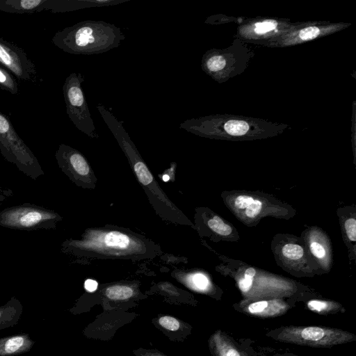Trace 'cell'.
Wrapping results in <instances>:
<instances>
[{
	"label": "cell",
	"mask_w": 356,
	"mask_h": 356,
	"mask_svg": "<svg viewBox=\"0 0 356 356\" xmlns=\"http://www.w3.org/2000/svg\"><path fill=\"white\" fill-rule=\"evenodd\" d=\"M61 251L78 258L140 260L155 257L161 249L131 230L106 225L86 229L80 238L65 240Z\"/></svg>",
	"instance_id": "obj_1"
},
{
	"label": "cell",
	"mask_w": 356,
	"mask_h": 356,
	"mask_svg": "<svg viewBox=\"0 0 356 356\" xmlns=\"http://www.w3.org/2000/svg\"><path fill=\"white\" fill-rule=\"evenodd\" d=\"M97 109L114 136L126 156L129 165L156 213L163 220L177 225L190 224L184 213L168 198L161 188L136 145L126 131L123 124L99 103Z\"/></svg>",
	"instance_id": "obj_2"
},
{
	"label": "cell",
	"mask_w": 356,
	"mask_h": 356,
	"mask_svg": "<svg viewBox=\"0 0 356 356\" xmlns=\"http://www.w3.org/2000/svg\"><path fill=\"white\" fill-rule=\"evenodd\" d=\"M125 39L120 28L102 20H85L56 32L54 44L75 55H93L118 47Z\"/></svg>",
	"instance_id": "obj_3"
},
{
	"label": "cell",
	"mask_w": 356,
	"mask_h": 356,
	"mask_svg": "<svg viewBox=\"0 0 356 356\" xmlns=\"http://www.w3.org/2000/svg\"><path fill=\"white\" fill-rule=\"evenodd\" d=\"M266 336L279 342L312 348H329L356 341L352 332L326 326H281Z\"/></svg>",
	"instance_id": "obj_4"
},
{
	"label": "cell",
	"mask_w": 356,
	"mask_h": 356,
	"mask_svg": "<svg viewBox=\"0 0 356 356\" xmlns=\"http://www.w3.org/2000/svg\"><path fill=\"white\" fill-rule=\"evenodd\" d=\"M0 152L8 162L33 179L44 175L39 161L17 134L8 117L0 111Z\"/></svg>",
	"instance_id": "obj_5"
},
{
	"label": "cell",
	"mask_w": 356,
	"mask_h": 356,
	"mask_svg": "<svg viewBox=\"0 0 356 356\" xmlns=\"http://www.w3.org/2000/svg\"><path fill=\"white\" fill-rule=\"evenodd\" d=\"M63 218L54 211L23 203L0 211V226L21 231L54 229Z\"/></svg>",
	"instance_id": "obj_6"
},
{
	"label": "cell",
	"mask_w": 356,
	"mask_h": 356,
	"mask_svg": "<svg viewBox=\"0 0 356 356\" xmlns=\"http://www.w3.org/2000/svg\"><path fill=\"white\" fill-rule=\"evenodd\" d=\"M85 78L81 73L72 72L65 79L63 94L67 114L76 128L91 138H99L90 113L81 84Z\"/></svg>",
	"instance_id": "obj_7"
},
{
	"label": "cell",
	"mask_w": 356,
	"mask_h": 356,
	"mask_svg": "<svg viewBox=\"0 0 356 356\" xmlns=\"http://www.w3.org/2000/svg\"><path fill=\"white\" fill-rule=\"evenodd\" d=\"M55 157L60 170L76 185L93 188L97 178L85 156L65 144L59 145Z\"/></svg>",
	"instance_id": "obj_8"
},
{
	"label": "cell",
	"mask_w": 356,
	"mask_h": 356,
	"mask_svg": "<svg viewBox=\"0 0 356 356\" xmlns=\"http://www.w3.org/2000/svg\"><path fill=\"white\" fill-rule=\"evenodd\" d=\"M0 65L17 79L36 82L37 70L34 63L24 49L1 37Z\"/></svg>",
	"instance_id": "obj_9"
},
{
	"label": "cell",
	"mask_w": 356,
	"mask_h": 356,
	"mask_svg": "<svg viewBox=\"0 0 356 356\" xmlns=\"http://www.w3.org/2000/svg\"><path fill=\"white\" fill-rule=\"evenodd\" d=\"M236 311L243 314L259 318H272L285 314L289 305L282 298L265 300H245L234 305Z\"/></svg>",
	"instance_id": "obj_10"
},
{
	"label": "cell",
	"mask_w": 356,
	"mask_h": 356,
	"mask_svg": "<svg viewBox=\"0 0 356 356\" xmlns=\"http://www.w3.org/2000/svg\"><path fill=\"white\" fill-rule=\"evenodd\" d=\"M127 1L129 0H48L47 10L51 13H64L87 8L118 5Z\"/></svg>",
	"instance_id": "obj_11"
},
{
	"label": "cell",
	"mask_w": 356,
	"mask_h": 356,
	"mask_svg": "<svg viewBox=\"0 0 356 356\" xmlns=\"http://www.w3.org/2000/svg\"><path fill=\"white\" fill-rule=\"evenodd\" d=\"M213 356H249L226 332L217 330L210 339Z\"/></svg>",
	"instance_id": "obj_12"
},
{
	"label": "cell",
	"mask_w": 356,
	"mask_h": 356,
	"mask_svg": "<svg viewBox=\"0 0 356 356\" xmlns=\"http://www.w3.org/2000/svg\"><path fill=\"white\" fill-rule=\"evenodd\" d=\"M35 341L26 333L0 338V356H16L26 353L34 346Z\"/></svg>",
	"instance_id": "obj_13"
},
{
	"label": "cell",
	"mask_w": 356,
	"mask_h": 356,
	"mask_svg": "<svg viewBox=\"0 0 356 356\" xmlns=\"http://www.w3.org/2000/svg\"><path fill=\"white\" fill-rule=\"evenodd\" d=\"M48 0H0V11L31 14L47 10Z\"/></svg>",
	"instance_id": "obj_14"
},
{
	"label": "cell",
	"mask_w": 356,
	"mask_h": 356,
	"mask_svg": "<svg viewBox=\"0 0 356 356\" xmlns=\"http://www.w3.org/2000/svg\"><path fill=\"white\" fill-rule=\"evenodd\" d=\"M23 313V305L15 297L0 305V330L16 325Z\"/></svg>",
	"instance_id": "obj_15"
},
{
	"label": "cell",
	"mask_w": 356,
	"mask_h": 356,
	"mask_svg": "<svg viewBox=\"0 0 356 356\" xmlns=\"http://www.w3.org/2000/svg\"><path fill=\"white\" fill-rule=\"evenodd\" d=\"M306 307L309 311L323 316L345 312V309L341 304L331 300L312 299L306 303Z\"/></svg>",
	"instance_id": "obj_16"
},
{
	"label": "cell",
	"mask_w": 356,
	"mask_h": 356,
	"mask_svg": "<svg viewBox=\"0 0 356 356\" xmlns=\"http://www.w3.org/2000/svg\"><path fill=\"white\" fill-rule=\"evenodd\" d=\"M134 293V289L131 286L124 284H114L105 290L106 296L114 300H127L132 297Z\"/></svg>",
	"instance_id": "obj_17"
},
{
	"label": "cell",
	"mask_w": 356,
	"mask_h": 356,
	"mask_svg": "<svg viewBox=\"0 0 356 356\" xmlns=\"http://www.w3.org/2000/svg\"><path fill=\"white\" fill-rule=\"evenodd\" d=\"M0 89L6 90L12 95H17L19 93L17 79L1 65H0Z\"/></svg>",
	"instance_id": "obj_18"
},
{
	"label": "cell",
	"mask_w": 356,
	"mask_h": 356,
	"mask_svg": "<svg viewBox=\"0 0 356 356\" xmlns=\"http://www.w3.org/2000/svg\"><path fill=\"white\" fill-rule=\"evenodd\" d=\"M186 280L191 287L199 291H206L210 287L208 277L200 273L188 275Z\"/></svg>",
	"instance_id": "obj_19"
},
{
	"label": "cell",
	"mask_w": 356,
	"mask_h": 356,
	"mask_svg": "<svg viewBox=\"0 0 356 356\" xmlns=\"http://www.w3.org/2000/svg\"><path fill=\"white\" fill-rule=\"evenodd\" d=\"M224 129L230 135L242 136L248 131L249 126L245 121L232 120L225 124Z\"/></svg>",
	"instance_id": "obj_20"
},
{
	"label": "cell",
	"mask_w": 356,
	"mask_h": 356,
	"mask_svg": "<svg viewBox=\"0 0 356 356\" xmlns=\"http://www.w3.org/2000/svg\"><path fill=\"white\" fill-rule=\"evenodd\" d=\"M226 62L222 56L211 55L204 60V68L209 72H216L224 68Z\"/></svg>",
	"instance_id": "obj_21"
},
{
	"label": "cell",
	"mask_w": 356,
	"mask_h": 356,
	"mask_svg": "<svg viewBox=\"0 0 356 356\" xmlns=\"http://www.w3.org/2000/svg\"><path fill=\"white\" fill-rule=\"evenodd\" d=\"M207 225L212 231L222 236H228L232 232L231 227L216 216L209 219Z\"/></svg>",
	"instance_id": "obj_22"
},
{
	"label": "cell",
	"mask_w": 356,
	"mask_h": 356,
	"mask_svg": "<svg viewBox=\"0 0 356 356\" xmlns=\"http://www.w3.org/2000/svg\"><path fill=\"white\" fill-rule=\"evenodd\" d=\"M284 256L290 259H300L304 254L301 246L296 244H286L282 248Z\"/></svg>",
	"instance_id": "obj_23"
},
{
	"label": "cell",
	"mask_w": 356,
	"mask_h": 356,
	"mask_svg": "<svg viewBox=\"0 0 356 356\" xmlns=\"http://www.w3.org/2000/svg\"><path fill=\"white\" fill-rule=\"evenodd\" d=\"M159 323L164 328L175 331L179 328V322L174 317L165 316H162L159 320Z\"/></svg>",
	"instance_id": "obj_24"
},
{
	"label": "cell",
	"mask_w": 356,
	"mask_h": 356,
	"mask_svg": "<svg viewBox=\"0 0 356 356\" xmlns=\"http://www.w3.org/2000/svg\"><path fill=\"white\" fill-rule=\"evenodd\" d=\"M277 26V22L275 20H266L262 22H258L255 24V31L258 33H263L272 31Z\"/></svg>",
	"instance_id": "obj_25"
},
{
	"label": "cell",
	"mask_w": 356,
	"mask_h": 356,
	"mask_svg": "<svg viewBox=\"0 0 356 356\" xmlns=\"http://www.w3.org/2000/svg\"><path fill=\"white\" fill-rule=\"evenodd\" d=\"M345 229L348 238L352 241H356V220L349 218L345 222Z\"/></svg>",
	"instance_id": "obj_26"
},
{
	"label": "cell",
	"mask_w": 356,
	"mask_h": 356,
	"mask_svg": "<svg viewBox=\"0 0 356 356\" xmlns=\"http://www.w3.org/2000/svg\"><path fill=\"white\" fill-rule=\"evenodd\" d=\"M262 207V203L258 200L253 202L245 209V215L250 218H254L259 214Z\"/></svg>",
	"instance_id": "obj_27"
},
{
	"label": "cell",
	"mask_w": 356,
	"mask_h": 356,
	"mask_svg": "<svg viewBox=\"0 0 356 356\" xmlns=\"http://www.w3.org/2000/svg\"><path fill=\"white\" fill-rule=\"evenodd\" d=\"M320 30L315 26H309L302 29L299 36L302 40L314 39L319 34Z\"/></svg>",
	"instance_id": "obj_28"
},
{
	"label": "cell",
	"mask_w": 356,
	"mask_h": 356,
	"mask_svg": "<svg viewBox=\"0 0 356 356\" xmlns=\"http://www.w3.org/2000/svg\"><path fill=\"white\" fill-rule=\"evenodd\" d=\"M254 199L252 197L246 195H240L235 200V205L239 209H246L252 202Z\"/></svg>",
	"instance_id": "obj_29"
},
{
	"label": "cell",
	"mask_w": 356,
	"mask_h": 356,
	"mask_svg": "<svg viewBox=\"0 0 356 356\" xmlns=\"http://www.w3.org/2000/svg\"><path fill=\"white\" fill-rule=\"evenodd\" d=\"M310 249L312 254L318 258H323L325 254L324 248L318 243H312L310 245Z\"/></svg>",
	"instance_id": "obj_30"
},
{
	"label": "cell",
	"mask_w": 356,
	"mask_h": 356,
	"mask_svg": "<svg viewBox=\"0 0 356 356\" xmlns=\"http://www.w3.org/2000/svg\"><path fill=\"white\" fill-rule=\"evenodd\" d=\"M13 191L11 189L7 187L0 186V205L8 199L13 197Z\"/></svg>",
	"instance_id": "obj_31"
},
{
	"label": "cell",
	"mask_w": 356,
	"mask_h": 356,
	"mask_svg": "<svg viewBox=\"0 0 356 356\" xmlns=\"http://www.w3.org/2000/svg\"><path fill=\"white\" fill-rule=\"evenodd\" d=\"M84 286L88 292H93L97 289L98 283L94 280L88 279L86 280Z\"/></svg>",
	"instance_id": "obj_32"
},
{
	"label": "cell",
	"mask_w": 356,
	"mask_h": 356,
	"mask_svg": "<svg viewBox=\"0 0 356 356\" xmlns=\"http://www.w3.org/2000/svg\"><path fill=\"white\" fill-rule=\"evenodd\" d=\"M256 275V270L253 268H248L244 273L243 277L253 278Z\"/></svg>",
	"instance_id": "obj_33"
},
{
	"label": "cell",
	"mask_w": 356,
	"mask_h": 356,
	"mask_svg": "<svg viewBox=\"0 0 356 356\" xmlns=\"http://www.w3.org/2000/svg\"><path fill=\"white\" fill-rule=\"evenodd\" d=\"M273 356H299L292 353H275Z\"/></svg>",
	"instance_id": "obj_34"
},
{
	"label": "cell",
	"mask_w": 356,
	"mask_h": 356,
	"mask_svg": "<svg viewBox=\"0 0 356 356\" xmlns=\"http://www.w3.org/2000/svg\"><path fill=\"white\" fill-rule=\"evenodd\" d=\"M163 179L165 181H167L169 179V177L168 175H163Z\"/></svg>",
	"instance_id": "obj_35"
}]
</instances>
